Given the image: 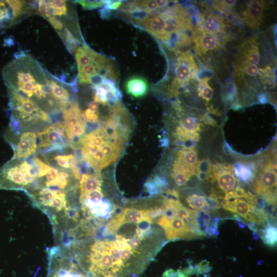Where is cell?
I'll return each instance as SVG.
<instances>
[{
	"instance_id": "ba28073f",
	"label": "cell",
	"mask_w": 277,
	"mask_h": 277,
	"mask_svg": "<svg viewBox=\"0 0 277 277\" xmlns=\"http://www.w3.org/2000/svg\"><path fill=\"white\" fill-rule=\"evenodd\" d=\"M223 208L236 213L246 221L256 225H265L269 221V215L265 209H260L244 199L236 198L224 201Z\"/></svg>"
},
{
	"instance_id": "9c48e42d",
	"label": "cell",
	"mask_w": 277,
	"mask_h": 277,
	"mask_svg": "<svg viewBox=\"0 0 277 277\" xmlns=\"http://www.w3.org/2000/svg\"><path fill=\"white\" fill-rule=\"evenodd\" d=\"M38 148L43 152L62 150L70 143L65 131L63 123L57 122L37 132Z\"/></svg>"
},
{
	"instance_id": "52a82bcc",
	"label": "cell",
	"mask_w": 277,
	"mask_h": 277,
	"mask_svg": "<svg viewBox=\"0 0 277 277\" xmlns=\"http://www.w3.org/2000/svg\"><path fill=\"white\" fill-rule=\"evenodd\" d=\"M276 162L268 160L259 171L255 189L269 205H276Z\"/></svg>"
},
{
	"instance_id": "e0dca14e",
	"label": "cell",
	"mask_w": 277,
	"mask_h": 277,
	"mask_svg": "<svg viewBox=\"0 0 277 277\" xmlns=\"http://www.w3.org/2000/svg\"><path fill=\"white\" fill-rule=\"evenodd\" d=\"M126 92L135 98L142 97L147 94L148 85L142 77L132 76L127 80L125 84Z\"/></svg>"
},
{
	"instance_id": "ac0fdd59",
	"label": "cell",
	"mask_w": 277,
	"mask_h": 277,
	"mask_svg": "<svg viewBox=\"0 0 277 277\" xmlns=\"http://www.w3.org/2000/svg\"><path fill=\"white\" fill-rule=\"evenodd\" d=\"M165 20L162 14H150L141 25L156 38L162 40Z\"/></svg>"
},
{
	"instance_id": "30bf717a",
	"label": "cell",
	"mask_w": 277,
	"mask_h": 277,
	"mask_svg": "<svg viewBox=\"0 0 277 277\" xmlns=\"http://www.w3.org/2000/svg\"><path fill=\"white\" fill-rule=\"evenodd\" d=\"M233 170L230 166L225 164L211 165L208 169L206 179L215 183L217 188L225 193L239 186Z\"/></svg>"
},
{
	"instance_id": "44dd1931",
	"label": "cell",
	"mask_w": 277,
	"mask_h": 277,
	"mask_svg": "<svg viewBox=\"0 0 277 277\" xmlns=\"http://www.w3.org/2000/svg\"><path fill=\"white\" fill-rule=\"evenodd\" d=\"M242 57L244 62L255 65L260 61V53L257 43L253 39L246 41L242 45Z\"/></svg>"
},
{
	"instance_id": "1f68e13d",
	"label": "cell",
	"mask_w": 277,
	"mask_h": 277,
	"mask_svg": "<svg viewBox=\"0 0 277 277\" xmlns=\"http://www.w3.org/2000/svg\"><path fill=\"white\" fill-rule=\"evenodd\" d=\"M235 173L239 177L245 182L250 181L252 177L251 172L245 168H238L235 169Z\"/></svg>"
},
{
	"instance_id": "d6986e66",
	"label": "cell",
	"mask_w": 277,
	"mask_h": 277,
	"mask_svg": "<svg viewBox=\"0 0 277 277\" xmlns=\"http://www.w3.org/2000/svg\"><path fill=\"white\" fill-rule=\"evenodd\" d=\"M102 178L100 171H95L93 174L84 173L80 182V195L91 191L101 190Z\"/></svg>"
},
{
	"instance_id": "4fadbf2b",
	"label": "cell",
	"mask_w": 277,
	"mask_h": 277,
	"mask_svg": "<svg viewBox=\"0 0 277 277\" xmlns=\"http://www.w3.org/2000/svg\"><path fill=\"white\" fill-rule=\"evenodd\" d=\"M201 131V124L192 116L180 119L173 133V136L178 142L186 143L199 140Z\"/></svg>"
},
{
	"instance_id": "7402d4cb",
	"label": "cell",
	"mask_w": 277,
	"mask_h": 277,
	"mask_svg": "<svg viewBox=\"0 0 277 277\" xmlns=\"http://www.w3.org/2000/svg\"><path fill=\"white\" fill-rule=\"evenodd\" d=\"M185 201L190 208L200 211L210 213L212 210L208 200L202 195L193 193L187 196Z\"/></svg>"
},
{
	"instance_id": "e575fe53",
	"label": "cell",
	"mask_w": 277,
	"mask_h": 277,
	"mask_svg": "<svg viewBox=\"0 0 277 277\" xmlns=\"http://www.w3.org/2000/svg\"><path fill=\"white\" fill-rule=\"evenodd\" d=\"M88 108L89 110L93 111V112H97V110L98 109V103L94 101H91L89 102L88 105Z\"/></svg>"
},
{
	"instance_id": "d4e9b609",
	"label": "cell",
	"mask_w": 277,
	"mask_h": 277,
	"mask_svg": "<svg viewBox=\"0 0 277 277\" xmlns=\"http://www.w3.org/2000/svg\"><path fill=\"white\" fill-rule=\"evenodd\" d=\"M53 160L60 168L64 169L71 170L77 165L76 157L72 154L56 155Z\"/></svg>"
},
{
	"instance_id": "f35d334b",
	"label": "cell",
	"mask_w": 277,
	"mask_h": 277,
	"mask_svg": "<svg viewBox=\"0 0 277 277\" xmlns=\"http://www.w3.org/2000/svg\"><path fill=\"white\" fill-rule=\"evenodd\" d=\"M234 216L235 217V219H236V220L237 221V222H238L239 226L241 228H243V229L245 228L246 226L244 224V223L241 221V220L238 216H237L236 215H235Z\"/></svg>"
},
{
	"instance_id": "836d02e7",
	"label": "cell",
	"mask_w": 277,
	"mask_h": 277,
	"mask_svg": "<svg viewBox=\"0 0 277 277\" xmlns=\"http://www.w3.org/2000/svg\"><path fill=\"white\" fill-rule=\"evenodd\" d=\"M127 241L133 252H134V249H136L141 244V239L138 236L133 238L131 239H127Z\"/></svg>"
},
{
	"instance_id": "4dcf8cb0",
	"label": "cell",
	"mask_w": 277,
	"mask_h": 277,
	"mask_svg": "<svg viewBox=\"0 0 277 277\" xmlns=\"http://www.w3.org/2000/svg\"><path fill=\"white\" fill-rule=\"evenodd\" d=\"M242 68L249 76H255L259 73V69L255 65L250 64L243 61Z\"/></svg>"
},
{
	"instance_id": "7c38bea8",
	"label": "cell",
	"mask_w": 277,
	"mask_h": 277,
	"mask_svg": "<svg viewBox=\"0 0 277 277\" xmlns=\"http://www.w3.org/2000/svg\"><path fill=\"white\" fill-rule=\"evenodd\" d=\"M149 209L125 208L110 221L107 229L109 232H114L126 223H139L143 221L151 223L152 221L149 216Z\"/></svg>"
},
{
	"instance_id": "ffe728a7",
	"label": "cell",
	"mask_w": 277,
	"mask_h": 277,
	"mask_svg": "<svg viewBox=\"0 0 277 277\" xmlns=\"http://www.w3.org/2000/svg\"><path fill=\"white\" fill-rule=\"evenodd\" d=\"M218 41L213 34L203 32L196 40V50L201 53H205L217 48Z\"/></svg>"
},
{
	"instance_id": "f1b7e54d",
	"label": "cell",
	"mask_w": 277,
	"mask_h": 277,
	"mask_svg": "<svg viewBox=\"0 0 277 277\" xmlns=\"http://www.w3.org/2000/svg\"><path fill=\"white\" fill-rule=\"evenodd\" d=\"M75 2L85 9L92 10L103 6L106 1H76Z\"/></svg>"
},
{
	"instance_id": "8fae6325",
	"label": "cell",
	"mask_w": 277,
	"mask_h": 277,
	"mask_svg": "<svg viewBox=\"0 0 277 277\" xmlns=\"http://www.w3.org/2000/svg\"><path fill=\"white\" fill-rule=\"evenodd\" d=\"M156 223L165 230L169 241L200 238L186 222L178 217L169 218L163 214Z\"/></svg>"
},
{
	"instance_id": "277c9868",
	"label": "cell",
	"mask_w": 277,
	"mask_h": 277,
	"mask_svg": "<svg viewBox=\"0 0 277 277\" xmlns=\"http://www.w3.org/2000/svg\"><path fill=\"white\" fill-rule=\"evenodd\" d=\"M7 90L11 111L10 120L16 122L20 128L23 125L30 127L50 122L49 114L36 102L14 91Z\"/></svg>"
},
{
	"instance_id": "74e56055",
	"label": "cell",
	"mask_w": 277,
	"mask_h": 277,
	"mask_svg": "<svg viewBox=\"0 0 277 277\" xmlns=\"http://www.w3.org/2000/svg\"><path fill=\"white\" fill-rule=\"evenodd\" d=\"M222 3L223 4H224V5H226L227 6H233L235 3L236 2V1H222Z\"/></svg>"
},
{
	"instance_id": "4316f807",
	"label": "cell",
	"mask_w": 277,
	"mask_h": 277,
	"mask_svg": "<svg viewBox=\"0 0 277 277\" xmlns=\"http://www.w3.org/2000/svg\"><path fill=\"white\" fill-rule=\"evenodd\" d=\"M48 207L54 209L56 212L66 210L67 208L66 194L64 191H58Z\"/></svg>"
},
{
	"instance_id": "7a4b0ae2",
	"label": "cell",
	"mask_w": 277,
	"mask_h": 277,
	"mask_svg": "<svg viewBox=\"0 0 277 277\" xmlns=\"http://www.w3.org/2000/svg\"><path fill=\"white\" fill-rule=\"evenodd\" d=\"M43 187L39 169L33 157L30 161L12 158L0 168V189L22 190L29 195Z\"/></svg>"
},
{
	"instance_id": "484cf974",
	"label": "cell",
	"mask_w": 277,
	"mask_h": 277,
	"mask_svg": "<svg viewBox=\"0 0 277 277\" xmlns=\"http://www.w3.org/2000/svg\"><path fill=\"white\" fill-rule=\"evenodd\" d=\"M205 32L213 34L221 29V24L217 16L213 14L208 15L204 22Z\"/></svg>"
},
{
	"instance_id": "9a60e30c",
	"label": "cell",
	"mask_w": 277,
	"mask_h": 277,
	"mask_svg": "<svg viewBox=\"0 0 277 277\" xmlns=\"http://www.w3.org/2000/svg\"><path fill=\"white\" fill-rule=\"evenodd\" d=\"M14 150L12 158L26 159L34 154L37 149V136L35 133L26 131L22 133L17 145L12 147Z\"/></svg>"
},
{
	"instance_id": "3957f363",
	"label": "cell",
	"mask_w": 277,
	"mask_h": 277,
	"mask_svg": "<svg viewBox=\"0 0 277 277\" xmlns=\"http://www.w3.org/2000/svg\"><path fill=\"white\" fill-rule=\"evenodd\" d=\"M70 3L67 1H37V13L46 18L54 28L67 47L73 53L81 41L71 29Z\"/></svg>"
},
{
	"instance_id": "603a6c76",
	"label": "cell",
	"mask_w": 277,
	"mask_h": 277,
	"mask_svg": "<svg viewBox=\"0 0 277 277\" xmlns=\"http://www.w3.org/2000/svg\"><path fill=\"white\" fill-rule=\"evenodd\" d=\"M14 25L13 12L8 1H0V30Z\"/></svg>"
},
{
	"instance_id": "f546056e",
	"label": "cell",
	"mask_w": 277,
	"mask_h": 277,
	"mask_svg": "<svg viewBox=\"0 0 277 277\" xmlns=\"http://www.w3.org/2000/svg\"><path fill=\"white\" fill-rule=\"evenodd\" d=\"M83 114L86 121L93 123H96L100 121L98 112H93L89 109H86L84 111Z\"/></svg>"
},
{
	"instance_id": "8992f818",
	"label": "cell",
	"mask_w": 277,
	"mask_h": 277,
	"mask_svg": "<svg viewBox=\"0 0 277 277\" xmlns=\"http://www.w3.org/2000/svg\"><path fill=\"white\" fill-rule=\"evenodd\" d=\"M62 113L65 134L70 143L83 136L86 121L76 101L71 100L63 108Z\"/></svg>"
},
{
	"instance_id": "d590c367",
	"label": "cell",
	"mask_w": 277,
	"mask_h": 277,
	"mask_svg": "<svg viewBox=\"0 0 277 277\" xmlns=\"http://www.w3.org/2000/svg\"><path fill=\"white\" fill-rule=\"evenodd\" d=\"M163 277H176V272L171 269L167 270L163 273Z\"/></svg>"
},
{
	"instance_id": "83f0119b",
	"label": "cell",
	"mask_w": 277,
	"mask_h": 277,
	"mask_svg": "<svg viewBox=\"0 0 277 277\" xmlns=\"http://www.w3.org/2000/svg\"><path fill=\"white\" fill-rule=\"evenodd\" d=\"M199 95L206 102H209L213 95V91L208 85L207 80H203L198 86Z\"/></svg>"
},
{
	"instance_id": "5b68a950",
	"label": "cell",
	"mask_w": 277,
	"mask_h": 277,
	"mask_svg": "<svg viewBox=\"0 0 277 277\" xmlns=\"http://www.w3.org/2000/svg\"><path fill=\"white\" fill-rule=\"evenodd\" d=\"M197 151L195 148L184 147L176 152L172 164L170 176L179 187L185 185L196 172Z\"/></svg>"
},
{
	"instance_id": "5bb4252c",
	"label": "cell",
	"mask_w": 277,
	"mask_h": 277,
	"mask_svg": "<svg viewBox=\"0 0 277 277\" xmlns=\"http://www.w3.org/2000/svg\"><path fill=\"white\" fill-rule=\"evenodd\" d=\"M195 66L191 55L187 53L180 55L176 62L175 78L173 82L171 92H175V90L181 87L182 84L190 79Z\"/></svg>"
},
{
	"instance_id": "8d00e7d4",
	"label": "cell",
	"mask_w": 277,
	"mask_h": 277,
	"mask_svg": "<svg viewBox=\"0 0 277 277\" xmlns=\"http://www.w3.org/2000/svg\"><path fill=\"white\" fill-rule=\"evenodd\" d=\"M156 3L158 8L164 7L168 3V1L159 0L156 1Z\"/></svg>"
},
{
	"instance_id": "d6a6232c",
	"label": "cell",
	"mask_w": 277,
	"mask_h": 277,
	"mask_svg": "<svg viewBox=\"0 0 277 277\" xmlns=\"http://www.w3.org/2000/svg\"><path fill=\"white\" fill-rule=\"evenodd\" d=\"M122 5V1H106L104 6L109 10H117Z\"/></svg>"
},
{
	"instance_id": "cb8c5ba5",
	"label": "cell",
	"mask_w": 277,
	"mask_h": 277,
	"mask_svg": "<svg viewBox=\"0 0 277 277\" xmlns=\"http://www.w3.org/2000/svg\"><path fill=\"white\" fill-rule=\"evenodd\" d=\"M261 238L263 242L268 246L274 247L277 241V230L273 223L269 221L263 230Z\"/></svg>"
},
{
	"instance_id": "2e32d148",
	"label": "cell",
	"mask_w": 277,
	"mask_h": 277,
	"mask_svg": "<svg viewBox=\"0 0 277 277\" xmlns=\"http://www.w3.org/2000/svg\"><path fill=\"white\" fill-rule=\"evenodd\" d=\"M264 8L265 2L263 1L252 0L247 3L242 16L250 27L254 29L258 28L262 22Z\"/></svg>"
},
{
	"instance_id": "6da1fadb",
	"label": "cell",
	"mask_w": 277,
	"mask_h": 277,
	"mask_svg": "<svg viewBox=\"0 0 277 277\" xmlns=\"http://www.w3.org/2000/svg\"><path fill=\"white\" fill-rule=\"evenodd\" d=\"M132 127L111 113L102 126L79 140L83 161L98 171L116 162L123 153Z\"/></svg>"
}]
</instances>
